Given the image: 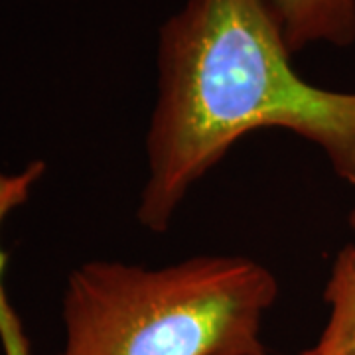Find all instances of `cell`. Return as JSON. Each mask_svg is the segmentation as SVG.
<instances>
[{"label":"cell","mask_w":355,"mask_h":355,"mask_svg":"<svg viewBox=\"0 0 355 355\" xmlns=\"http://www.w3.org/2000/svg\"><path fill=\"white\" fill-rule=\"evenodd\" d=\"M148 180L139 221L164 231L200 178L245 135L310 140L355 184V93L306 81L268 0H186L158 32Z\"/></svg>","instance_id":"cell-1"},{"label":"cell","mask_w":355,"mask_h":355,"mask_svg":"<svg viewBox=\"0 0 355 355\" xmlns=\"http://www.w3.org/2000/svg\"><path fill=\"white\" fill-rule=\"evenodd\" d=\"M279 282L241 254L144 268L91 261L65 286L55 355H268L261 340Z\"/></svg>","instance_id":"cell-2"},{"label":"cell","mask_w":355,"mask_h":355,"mask_svg":"<svg viewBox=\"0 0 355 355\" xmlns=\"http://www.w3.org/2000/svg\"><path fill=\"white\" fill-rule=\"evenodd\" d=\"M292 51L312 44L347 48L355 42V0H268Z\"/></svg>","instance_id":"cell-3"},{"label":"cell","mask_w":355,"mask_h":355,"mask_svg":"<svg viewBox=\"0 0 355 355\" xmlns=\"http://www.w3.org/2000/svg\"><path fill=\"white\" fill-rule=\"evenodd\" d=\"M349 225L355 229V209ZM324 300L330 308L328 322L318 342L302 355H355V245L336 254Z\"/></svg>","instance_id":"cell-4"},{"label":"cell","mask_w":355,"mask_h":355,"mask_svg":"<svg viewBox=\"0 0 355 355\" xmlns=\"http://www.w3.org/2000/svg\"><path fill=\"white\" fill-rule=\"evenodd\" d=\"M46 172V162L34 160L18 174L0 172V225L16 207L24 205L32 193L34 184ZM8 257L0 249V342L4 355H30L20 318L12 310L8 294L4 288V272H6Z\"/></svg>","instance_id":"cell-5"}]
</instances>
